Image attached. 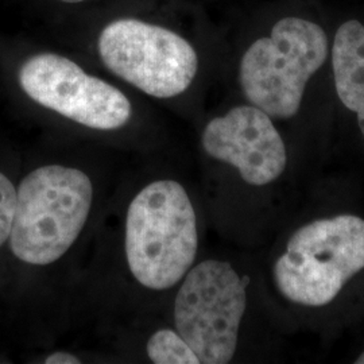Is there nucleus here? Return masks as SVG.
Here are the masks:
<instances>
[{"mask_svg": "<svg viewBox=\"0 0 364 364\" xmlns=\"http://www.w3.org/2000/svg\"><path fill=\"white\" fill-rule=\"evenodd\" d=\"M198 251V228L191 197L180 182L156 180L131 200L124 252L134 279L164 291L180 284Z\"/></svg>", "mask_w": 364, "mask_h": 364, "instance_id": "obj_1", "label": "nucleus"}, {"mask_svg": "<svg viewBox=\"0 0 364 364\" xmlns=\"http://www.w3.org/2000/svg\"><path fill=\"white\" fill-rule=\"evenodd\" d=\"M93 183L72 166L45 165L19 183L10 247L34 266L61 259L75 245L91 215Z\"/></svg>", "mask_w": 364, "mask_h": 364, "instance_id": "obj_2", "label": "nucleus"}, {"mask_svg": "<svg viewBox=\"0 0 364 364\" xmlns=\"http://www.w3.org/2000/svg\"><path fill=\"white\" fill-rule=\"evenodd\" d=\"M329 42L312 21L287 16L269 37L257 39L242 57L239 81L251 105L274 119H290L301 108L308 81L324 65Z\"/></svg>", "mask_w": 364, "mask_h": 364, "instance_id": "obj_3", "label": "nucleus"}, {"mask_svg": "<svg viewBox=\"0 0 364 364\" xmlns=\"http://www.w3.org/2000/svg\"><path fill=\"white\" fill-rule=\"evenodd\" d=\"M363 269L364 220L340 215L308 223L291 235L274 264V282L289 301L318 308Z\"/></svg>", "mask_w": 364, "mask_h": 364, "instance_id": "obj_4", "label": "nucleus"}, {"mask_svg": "<svg viewBox=\"0 0 364 364\" xmlns=\"http://www.w3.org/2000/svg\"><path fill=\"white\" fill-rule=\"evenodd\" d=\"M250 277H240L231 263L204 260L182 278L174 301L176 331L200 363H230L247 308Z\"/></svg>", "mask_w": 364, "mask_h": 364, "instance_id": "obj_5", "label": "nucleus"}, {"mask_svg": "<svg viewBox=\"0 0 364 364\" xmlns=\"http://www.w3.org/2000/svg\"><path fill=\"white\" fill-rule=\"evenodd\" d=\"M100 58L114 75L156 99L186 91L198 70L195 48L166 27L139 19H117L97 39Z\"/></svg>", "mask_w": 364, "mask_h": 364, "instance_id": "obj_6", "label": "nucleus"}, {"mask_svg": "<svg viewBox=\"0 0 364 364\" xmlns=\"http://www.w3.org/2000/svg\"><path fill=\"white\" fill-rule=\"evenodd\" d=\"M18 80L31 100L88 129L119 130L132 114L123 92L60 54L30 57L19 69Z\"/></svg>", "mask_w": 364, "mask_h": 364, "instance_id": "obj_7", "label": "nucleus"}, {"mask_svg": "<svg viewBox=\"0 0 364 364\" xmlns=\"http://www.w3.org/2000/svg\"><path fill=\"white\" fill-rule=\"evenodd\" d=\"M209 156L237 169L252 186L275 181L287 169V146L272 117L255 105H239L209 122L201 136Z\"/></svg>", "mask_w": 364, "mask_h": 364, "instance_id": "obj_8", "label": "nucleus"}, {"mask_svg": "<svg viewBox=\"0 0 364 364\" xmlns=\"http://www.w3.org/2000/svg\"><path fill=\"white\" fill-rule=\"evenodd\" d=\"M332 66L338 99L358 115L364 136V25L359 21H347L338 27Z\"/></svg>", "mask_w": 364, "mask_h": 364, "instance_id": "obj_9", "label": "nucleus"}, {"mask_svg": "<svg viewBox=\"0 0 364 364\" xmlns=\"http://www.w3.org/2000/svg\"><path fill=\"white\" fill-rule=\"evenodd\" d=\"M147 358L156 364H200L193 350L177 331L158 329L146 344Z\"/></svg>", "mask_w": 364, "mask_h": 364, "instance_id": "obj_10", "label": "nucleus"}, {"mask_svg": "<svg viewBox=\"0 0 364 364\" xmlns=\"http://www.w3.org/2000/svg\"><path fill=\"white\" fill-rule=\"evenodd\" d=\"M16 205V189L10 178L0 173V247L10 239Z\"/></svg>", "mask_w": 364, "mask_h": 364, "instance_id": "obj_11", "label": "nucleus"}, {"mask_svg": "<svg viewBox=\"0 0 364 364\" xmlns=\"http://www.w3.org/2000/svg\"><path fill=\"white\" fill-rule=\"evenodd\" d=\"M46 364H80L81 360L77 356L69 353V352L58 351L54 352L52 355H49L45 359Z\"/></svg>", "mask_w": 364, "mask_h": 364, "instance_id": "obj_12", "label": "nucleus"}, {"mask_svg": "<svg viewBox=\"0 0 364 364\" xmlns=\"http://www.w3.org/2000/svg\"><path fill=\"white\" fill-rule=\"evenodd\" d=\"M63 3H68V4H76V3H82V1H87V0H60Z\"/></svg>", "mask_w": 364, "mask_h": 364, "instance_id": "obj_13", "label": "nucleus"}, {"mask_svg": "<svg viewBox=\"0 0 364 364\" xmlns=\"http://www.w3.org/2000/svg\"><path fill=\"white\" fill-rule=\"evenodd\" d=\"M355 363L364 364V352L363 353H360V355H359V358L355 360Z\"/></svg>", "mask_w": 364, "mask_h": 364, "instance_id": "obj_14", "label": "nucleus"}]
</instances>
